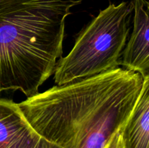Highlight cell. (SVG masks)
<instances>
[{
	"label": "cell",
	"mask_w": 149,
	"mask_h": 148,
	"mask_svg": "<svg viewBox=\"0 0 149 148\" xmlns=\"http://www.w3.org/2000/svg\"><path fill=\"white\" fill-rule=\"evenodd\" d=\"M143 77L117 68L55 86L18 105L39 134L62 148H105L122 130L139 97Z\"/></svg>",
	"instance_id": "obj_1"
},
{
	"label": "cell",
	"mask_w": 149,
	"mask_h": 148,
	"mask_svg": "<svg viewBox=\"0 0 149 148\" xmlns=\"http://www.w3.org/2000/svg\"><path fill=\"white\" fill-rule=\"evenodd\" d=\"M80 0H0V94L27 98L54 73L62 57L65 21Z\"/></svg>",
	"instance_id": "obj_2"
},
{
	"label": "cell",
	"mask_w": 149,
	"mask_h": 148,
	"mask_svg": "<svg viewBox=\"0 0 149 148\" xmlns=\"http://www.w3.org/2000/svg\"><path fill=\"white\" fill-rule=\"evenodd\" d=\"M133 15L132 1L110 4L79 35L71 52L57 62L58 86L76 82L119 68Z\"/></svg>",
	"instance_id": "obj_3"
},
{
	"label": "cell",
	"mask_w": 149,
	"mask_h": 148,
	"mask_svg": "<svg viewBox=\"0 0 149 148\" xmlns=\"http://www.w3.org/2000/svg\"><path fill=\"white\" fill-rule=\"evenodd\" d=\"M0 148H61L31 126L18 103L0 98Z\"/></svg>",
	"instance_id": "obj_4"
},
{
	"label": "cell",
	"mask_w": 149,
	"mask_h": 148,
	"mask_svg": "<svg viewBox=\"0 0 149 148\" xmlns=\"http://www.w3.org/2000/svg\"><path fill=\"white\" fill-rule=\"evenodd\" d=\"M132 1V30L122 53L120 65L143 77L149 71V1Z\"/></svg>",
	"instance_id": "obj_5"
},
{
	"label": "cell",
	"mask_w": 149,
	"mask_h": 148,
	"mask_svg": "<svg viewBox=\"0 0 149 148\" xmlns=\"http://www.w3.org/2000/svg\"><path fill=\"white\" fill-rule=\"evenodd\" d=\"M125 148H149V71L130 118L122 130Z\"/></svg>",
	"instance_id": "obj_6"
},
{
	"label": "cell",
	"mask_w": 149,
	"mask_h": 148,
	"mask_svg": "<svg viewBox=\"0 0 149 148\" xmlns=\"http://www.w3.org/2000/svg\"><path fill=\"white\" fill-rule=\"evenodd\" d=\"M105 148H125L122 137V130L118 131L112 136Z\"/></svg>",
	"instance_id": "obj_7"
}]
</instances>
